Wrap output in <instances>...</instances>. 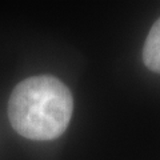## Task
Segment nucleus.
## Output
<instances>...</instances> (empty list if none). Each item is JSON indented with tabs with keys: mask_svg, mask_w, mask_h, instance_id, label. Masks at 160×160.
<instances>
[{
	"mask_svg": "<svg viewBox=\"0 0 160 160\" xmlns=\"http://www.w3.org/2000/svg\"><path fill=\"white\" fill-rule=\"evenodd\" d=\"M73 111L69 88L59 79L42 75L28 78L13 88L8 118L19 135L31 140H52L68 127Z\"/></svg>",
	"mask_w": 160,
	"mask_h": 160,
	"instance_id": "obj_1",
	"label": "nucleus"
},
{
	"mask_svg": "<svg viewBox=\"0 0 160 160\" xmlns=\"http://www.w3.org/2000/svg\"><path fill=\"white\" fill-rule=\"evenodd\" d=\"M143 62L152 72L160 73V19L149 29L143 47Z\"/></svg>",
	"mask_w": 160,
	"mask_h": 160,
	"instance_id": "obj_2",
	"label": "nucleus"
}]
</instances>
